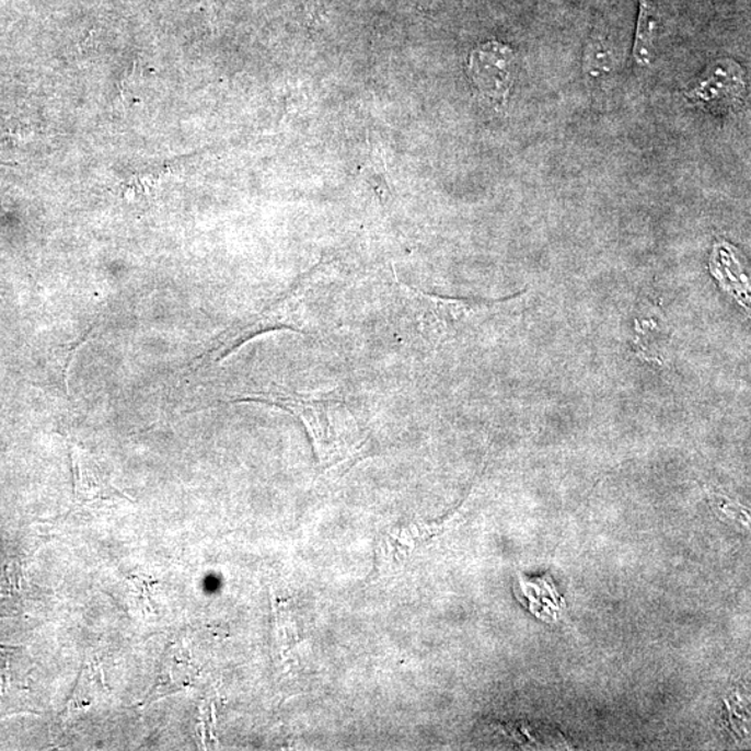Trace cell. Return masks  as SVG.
<instances>
[{
    "label": "cell",
    "mask_w": 751,
    "mask_h": 751,
    "mask_svg": "<svg viewBox=\"0 0 751 751\" xmlns=\"http://www.w3.org/2000/svg\"><path fill=\"white\" fill-rule=\"evenodd\" d=\"M244 400L280 406L297 416L305 426L319 465L324 471L351 466L363 455L367 437L343 401L288 393L250 395Z\"/></svg>",
    "instance_id": "obj_1"
},
{
    "label": "cell",
    "mask_w": 751,
    "mask_h": 751,
    "mask_svg": "<svg viewBox=\"0 0 751 751\" xmlns=\"http://www.w3.org/2000/svg\"><path fill=\"white\" fill-rule=\"evenodd\" d=\"M466 70L477 94L493 105H502L516 76V55L507 45L490 41L472 50Z\"/></svg>",
    "instance_id": "obj_2"
},
{
    "label": "cell",
    "mask_w": 751,
    "mask_h": 751,
    "mask_svg": "<svg viewBox=\"0 0 751 751\" xmlns=\"http://www.w3.org/2000/svg\"><path fill=\"white\" fill-rule=\"evenodd\" d=\"M300 297L296 292L285 296L281 300L273 303L266 311L252 319V322L243 324L223 334L212 349L207 353L210 361H219L226 355L233 351L241 344L249 342L250 338L258 336L261 333L277 331V328H292L298 331L301 327L300 321Z\"/></svg>",
    "instance_id": "obj_3"
},
{
    "label": "cell",
    "mask_w": 751,
    "mask_h": 751,
    "mask_svg": "<svg viewBox=\"0 0 751 751\" xmlns=\"http://www.w3.org/2000/svg\"><path fill=\"white\" fill-rule=\"evenodd\" d=\"M71 472H73L74 500L80 506L94 502L130 500L113 485L104 466L89 452L70 446Z\"/></svg>",
    "instance_id": "obj_4"
},
{
    "label": "cell",
    "mask_w": 751,
    "mask_h": 751,
    "mask_svg": "<svg viewBox=\"0 0 751 751\" xmlns=\"http://www.w3.org/2000/svg\"><path fill=\"white\" fill-rule=\"evenodd\" d=\"M717 61L689 97L712 112L733 109L744 90L743 71L733 61Z\"/></svg>",
    "instance_id": "obj_5"
},
{
    "label": "cell",
    "mask_w": 751,
    "mask_h": 751,
    "mask_svg": "<svg viewBox=\"0 0 751 751\" xmlns=\"http://www.w3.org/2000/svg\"><path fill=\"white\" fill-rule=\"evenodd\" d=\"M513 593L519 603L540 621L557 622L567 610V601L550 574L533 578L519 574Z\"/></svg>",
    "instance_id": "obj_6"
},
{
    "label": "cell",
    "mask_w": 751,
    "mask_h": 751,
    "mask_svg": "<svg viewBox=\"0 0 751 751\" xmlns=\"http://www.w3.org/2000/svg\"><path fill=\"white\" fill-rule=\"evenodd\" d=\"M658 9L655 0H640L634 58L637 65L648 66L652 58V39L657 34Z\"/></svg>",
    "instance_id": "obj_7"
},
{
    "label": "cell",
    "mask_w": 751,
    "mask_h": 751,
    "mask_svg": "<svg viewBox=\"0 0 751 751\" xmlns=\"http://www.w3.org/2000/svg\"><path fill=\"white\" fill-rule=\"evenodd\" d=\"M585 66L586 71L591 76L603 74L604 71L611 70V55L606 53L601 41H593L590 44L588 53H586Z\"/></svg>",
    "instance_id": "obj_8"
}]
</instances>
